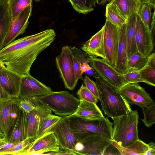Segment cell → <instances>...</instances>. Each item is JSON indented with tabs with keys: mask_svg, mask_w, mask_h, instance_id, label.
Returning <instances> with one entry per match:
<instances>
[{
	"mask_svg": "<svg viewBox=\"0 0 155 155\" xmlns=\"http://www.w3.org/2000/svg\"><path fill=\"white\" fill-rule=\"evenodd\" d=\"M32 3L12 19L10 29L5 39L4 47L15 41L19 35L25 32L29 24L28 20L31 15Z\"/></svg>",
	"mask_w": 155,
	"mask_h": 155,
	"instance_id": "9a60e30c",
	"label": "cell"
},
{
	"mask_svg": "<svg viewBox=\"0 0 155 155\" xmlns=\"http://www.w3.org/2000/svg\"><path fill=\"white\" fill-rule=\"evenodd\" d=\"M143 3H147L149 4L153 7H155V0H140Z\"/></svg>",
	"mask_w": 155,
	"mask_h": 155,
	"instance_id": "681fc988",
	"label": "cell"
},
{
	"mask_svg": "<svg viewBox=\"0 0 155 155\" xmlns=\"http://www.w3.org/2000/svg\"><path fill=\"white\" fill-rule=\"evenodd\" d=\"M155 10H154L153 13V15L152 18V21L150 25V31L151 33L153 36V37L154 39L155 36Z\"/></svg>",
	"mask_w": 155,
	"mask_h": 155,
	"instance_id": "7dc6e473",
	"label": "cell"
},
{
	"mask_svg": "<svg viewBox=\"0 0 155 155\" xmlns=\"http://www.w3.org/2000/svg\"><path fill=\"white\" fill-rule=\"evenodd\" d=\"M126 28V23L119 27V41L116 64L114 68L118 71L123 74L127 72L128 61Z\"/></svg>",
	"mask_w": 155,
	"mask_h": 155,
	"instance_id": "44dd1931",
	"label": "cell"
},
{
	"mask_svg": "<svg viewBox=\"0 0 155 155\" xmlns=\"http://www.w3.org/2000/svg\"></svg>",
	"mask_w": 155,
	"mask_h": 155,
	"instance_id": "6f0895ef",
	"label": "cell"
},
{
	"mask_svg": "<svg viewBox=\"0 0 155 155\" xmlns=\"http://www.w3.org/2000/svg\"><path fill=\"white\" fill-rule=\"evenodd\" d=\"M66 116L77 117L85 120H92L104 117L96 104L84 100H80L79 105L74 113Z\"/></svg>",
	"mask_w": 155,
	"mask_h": 155,
	"instance_id": "7402d4cb",
	"label": "cell"
},
{
	"mask_svg": "<svg viewBox=\"0 0 155 155\" xmlns=\"http://www.w3.org/2000/svg\"><path fill=\"white\" fill-rule=\"evenodd\" d=\"M9 0H0V2H8Z\"/></svg>",
	"mask_w": 155,
	"mask_h": 155,
	"instance_id": "11a10c76",
	"label": "cell"
},
{
	"mask_svg": "<svg viewBox=\"0 0 155 155\" xmlns=\"http://www.w3.org/2000/svg\"><path fill=\"white\" fill-rule=\"evenodd\" d=\"M118 90L130 105H135L142 109L153 101L145 89L138 83L125 84Z\"/></svg>",
	"mask_w": 155,
	"mask_h": 155,
	"instance_id": "8fae6325",
	"label": "cell"
},
{
	"mask_svg": "<svg viewBox=\"0 0 155 155\" xmlns=\"http://www.w3.org/2000/svg\"><path fill=\"white\" fill-rule=\"evenodd\" d=\"M88 62L99 77L110 85L119 89L125 84L123 74L109 64L106 60L89 55Z\"/></svg>",
	"mask_w": 155,
	"mask_h": 155,
	"instance_id": "52a82bcc",
	"label": "cell"
},
{
	"mask_svg": "<svg viewBox=\"0 0 155 155\" xmlns=\"http://www.w3.org/2000/svg\"><path fill=\"white\" fill-rule=\"evenodd\" d=\"M37 100L36 107L28 113V115L27 137L32 138L34 140L37 138L39 127L42 120L52 114L51 110Z\"/></svg>",
	"mask_w": 155,
	"mask_h": 155,
	"instance_id": "2e32d148",
	"label": "cell"
},
{
	"mask_svg": "<svg viewBox=\"0 0 155 155\" xmlns=\"http://www.w3.org/2000/svg\"><path fill=\"white\" fill-rule=\"evenodd\" d=\"M111 143L117 148L121 155H145L149 150L148 144L139 139L130 145L125 147L119 146L113 140Z\"/></svg>",
	"mask_w": 155,
	"mask_h": 155,
	"instance_id": "484cf974",
	"label": "cell"
},
{
	"mask_svg": "<svg viewBox=\"0 0 155 155\" xmlns=\"http://www.w3.org/2000/svg\"><path fill=\"white\" fill-rule=\"evenodd\" d=\"M7 142L6 138L0 139V148Z\"/></svg>",
	"mask_w": 155,
	"mask_h": 155,
	"instance_id": "f907efd6",
	"label": "cell"
},
{
	"mask_svg": "<svg viewBox=\"0 0 155 155\" xmlns=\"http://www.w3.org/2000/svg\"><path fill=\"white\" fill-rule=\"evenodd\" d=\"M61 118V117L56 116L52 114L44 117L39 127L36 139L48 132L51 128L57 123Z\"/></svg>",
	"mask_w": 155,
	"mask_h": 155,
	"instance_id": "4dcf8cb0",
	"label": "cell"
},
{
	"mask_svg": "<svg viewBox=\"0 0 155 155\" xmlns=\"http://www.w3.org/2000/svg\"><path fill=\"white\" fill-rule=\"evenodd\" d=\"M135 33L138 51L147 57L153 50L154 40L150 29L145 25L138 13L137 16Z\"/></svg>",
	"mask_w": 155,
	"mask_h": 155,
	"instance_id": "4fadbf2b",
	"label": "cell"
},
{
	"mask_svg": "<svg viewBox=\"0 0 155 155\" xmlns=\"http://www.w3.org/2000/svg\"><path fill=\"white\" fill-rule=\"evenodd\" d=\"M59 150L57 140L53 132H48L32 142L25 155H45L47 153L57 152Z\"/></svg>",
	"mask_w": 155,
	"mask_h": 155,
	"instance_id": "5bb4252c",
	"label": "cell"
},
{
	"mask_svg": "<svg viewBox=\"0 0 155 155\" xmlns=\"http://www.w3.org/2000/svg\"><path fill=\"white\" fill-rule=\"evenodd\" d=\"M28 113L21 109L13 126L6 138L8 142L17 143L27 138Z\"/></svg>",
	"mask_w": 155,
	"mask_h": 155,
	"instance_id": "d6986e66",
	"label": "cell"
},
{
	"mask_svg": "<svg viewBox=\"0 0 155 155\" xmlns=\"http://www.w3.org/2000/svg\"><path fill=\"white\" fill-rule=\"evenodd\" d=\"M6 138L5 136L2 134L0 133V139H2Z\"/></svg>",
	"mask_w": 155,
	"mask_h": 155,
	"instance_id": "db71d44e",
	"label": "cell"
},
{
	"mask_svg": "<svg viewBox=\"0 0 155 155\" xmlns=\"http://www.w3.org/2000/svg\"><path fill=\"white\" fill-rule=\"evenodd\" d=\"M155 7L147 3H143L138 13L141 19L145 25L150 29L151 22V10Z\"/></svg>",
	"mask_w": 155,
	"mask_h": 155,
	"instance_id": "e575fe53",
	"label": "cell"
},
{
	"mask_svg": "<svg viewBox=\"0 0 155 155\" xmlns=\"http://www.w3.org/2000/svg\"><path fill=\"white\" fill-rule=\"evenodd\" d=\"M21 78V76L5 66L0 72V83L11 96L18 97Z\"/></svg>",
	"mask_w": 155,
	"mask_h": 155,
	"instance_id": "ffe728a7",
	"label": "cell"
},
{
	"mask_svg": "<svg viewBox=\"0 0 155 155\" xmlns=\"http://www.w3.org/2000/svg\"><path fill=\"white\" fill-rule=\"evenodd\" d=\"M137 14L131 15L126 22V38L128 60L130 56L138 52L135 40V27Z\"/></svg>",
	"mask_w": 155,
	"mask_h": 155,
	"instance_id": "cb8c5ba5",
	"label": "cell"
},
{
	"mask_svg": "<svg viewBox=\"0 0 155 155\" xmlns=\"http://www.w3.org/2000/svg\"><path fill=\"white\" fill-rule=\"evenodd\" d=\"M73 8L79 13L85 15L93 11L96 0H68Z\"/></svg>",
	"mask_w": 155,
	"mask_h": 155,
	"instance_id": "f546056e",
	"label": "cell"
},
{
	"mask_svg": "<svg viewBox=\"0 0 155 155\" xmlns=\"http://www.w3.org/2000/svg\"><path fill=\"white\" fill-rule=\"evenodd\" d=\"M55 114L61 117L71 115L77 109L80 100L69 92H51L35 98Z\"/></svg>",
	"mask_w": 155,
	"mask_h": 155,
	"instance_id": "5b68a950",
	"label": "cell"
},
{
	"mask_svg": "<svg viewBox=\"0 0 155 155\" xmlns=\"http://www.w3.org/2000/svg\"><path fill=\"white\" fill-rule=\"evenodd\" d=\"M104 25L101 29L83 44L81 49L90 56L106 59L104 41Z\"/></svg>",
	"mask_w": 155,
	"mask_h": 155,
	"instance_id": "ac0fdd59",
	"label": "cell"
},
{
	"mask_svg": "<svg viewBox=\"0 0 155 155\" xmlns=\"http://www.w3.org/2000/svg\"><path fill=\"white\" fill-rule=\"evenodd\" d=\"M32 0H9L8 2L12 19L32 3Z\"/></svg>",
	"mask_w": 155,
	"mask_h": 155,
	"instance_id": "1f68e13d",
	"label": "cell"
},
{
	"mask_svg": "<svg viewBox=\"0 0 155 155\" xmlns=\"http://www.w3.org/2000/svg\"><path fill=\"white\" fill-rule=\"evenodd\" d=\"M19 99V104L21 108L26 112L28 113L36 107L37 100L35 98Z\"/></svg>",
	"mask_w": 155,
	"mask_h": 155,
	"instance_id": "74e56055",
	"label": "cell"
},
{
	"mask_svg": "<svg viewBox=\"0 0 155 155\" xmlns=\"http://www.w3.org/2000/svg\"><path fill=\"white\" fill-rule=\"evenodd\" d=\"M52 132L57 140L59 150L75 151V147L78 142L71 128L68 118L66 116L61 119L48 131Z\"/></svg>",
	"mask_w": 155,
	"mask_h": 155,
	"instance_id": "9c48e42d",
	"label": "cell"
},
{
	"mask_svg": "<svg viewBox=\"0 0 155 155\" xmlns=\"http://www.w3.org/2000/svg\"><path fill=\"white\" fill-rule=\"evenodd\" d=\"M149 150L146 153L145 155H155V143L151 142L148 144Z\"/></svg>",
	"mask_w": 155,
	"mask_h": 155,
	"instance_id": "bcb514c9",
	"label": "cell"
},
{
	"mask_svg": "<svg viewBox=\"0 0 155 155\" xmlns=\"http://www.w3.org/2000/svg\"><path fill=\"white\" fill-rule=\"evenodd\" d=\"M113 140L99 136H90L81 142L83 145V150L79 155H103L106 147Z\"/></svg>",
	"mask_w": 155,
	"mask_h": 155,
	"instance_id": "e0dca14e",
	"label": "cell"
},
{
	"mask_svg": "<svg viewBox=\"0 0 155 155\" xmlns=\"http://www.w3.org/2000/svg\"><path fill=\"white\" fill-rule=\"evenodd\" d=\"M40 0H35L36 2H38L40 1Z\"/></svg>",
	"mask_w": 155,
	"mask_h": 155,
	"instance_id": "9f6ffc18",
	"label": "cell"
},
{
	"mask_svg": "<svg viewBox=\"0 0 155 155\" xmlns=\"http://www.w3.org/2000/svg\"><path fill=\"white\" fill-rule=\"evenodd\" d=\"M70 48L71 51L76 55L81 64V70L83 72L84 70L90 66L88 62L89 55L80 49L74 47Z\"/></svg>",
	"mask_w": 155,
	"mask_h": 155,
	"instance_id": "d590c367",
	"label": "cell"
},
{
	"mask_svg": "<svg viewBox=\"0 0 155 155\" xmlns=\"http://www.w3.org/2000/svg\"><path fill=\"white\" fill-rule=\"evenodd\" d=\"M141 78L144 83L152 86H155V68L146 64L139 71Z\"/></svg>",
	"mask_w": 155,
	"mask_h": 155,
	"instance_id": "836d02e7",
	"label": "cell"
},
{
	"mask_svg": "<svg viewBox=\"0 0 155 155\" xmlns=\"http://www.w3.org/2000/svg\"><path fill=\"white\" fill-rule=\"evenodd\" d=\"M12 17L8 2H0V50L4 48L9 32Z\"/></svg>",
	"mask_w": 155,
	"mask_h": 155,
	"instance_id": "603a6c76",
	"label": "cell"
},
{
	"mask_svg": "<svg viewBox=\"0 0 155 155\" xmlns=\"http://www.w3.org/2000/svg\"><path fill=\"white\" fill-rule=\"evenodd\" d=\"M77 94L80 100L96 104L98 99L96 97L82 84Z\"/></svg>",
	"mask_w": 155,
	"mask_h": 155,
	"instance_id": "8d00e7d4",
	"label": "cell"
},
{
	"mask_svg": "<svg viewBox=\"0 0 155 155\" xmlns=\"http://www.w3.org/2000/svg\"><path fill=\"white\" fill-rule=\"evenodd\" d=\"M84 148L83 145L81 142H78L75 147V151L79 155V153L82 151Z\"/></svg>",
	"mask_w": 155,
	"mask_h": 155,
	"instance_id": "c3c4849f",
	"label": "cell"
},
{
	"mask_svg": "<svg viewBox=\"0 0 155 155\" xmlns=\"http://www.w3.org/2000/svg\"><path fill=\"white\" fill-rule=\"evenodd\" d=\"M55 36L54 30L48 29L15 40L0 50V60L21 77L29 75L38 56L54 41Z\"/></svg>",
	"mask_w": 155,
	"mask_h": 155,
	"instance_id": "6da1fadb",
	"label": "cell"
},
{
	"mask_svg": "<svg viewBox=\"0 0 155 155\" xmlns=\"http://www.w3.org/2000/svg\"><path fill=\"white\" fill-rule=\"evenodd\" d=\"M121 155L117 148L111 143L106 148L103 155Z\"/></svg>",
	"mask_w": 155,
	"mask_h": 155,
	"instance_id": "b9f144b4",
	"label": "cell"
},
{
	"mask_svg": "<svg viewBox=\"0 0 155 155\" xmlns=\"http://www.w3.org/2000/svg\"><path fill=\"white\" fill-rule=\"evenodd\" d=\"M5 65L2 63V62L0 60V72L2 71V68Z\"/></svg>",
	"mask_w": 155,
	"mask_h": 155,
	"instance_id": "f5cc1de1",
	"label": "cell"
},
{
	"mask_svg": "<svg viewBox=\"0 0 155 155\" xmlns=\"http://www.w3.org/2000/svg\"><path fill=\"white\" fill-rule=\"evenodd\" d=\"M142 109L144 118L141 120L147 127H150L155 123V102L153 101Z\"/></svg>",
	"mask_w": 155,
	"mask_h": 155,
	"instance_id": "d6a6232c",
	"label": "cell"
},
{
	"mask_svg": "<svg viewBox=\"0 0 155 155\" xmlns=\"http://www.w3.org/2000/svg\"><path fill=\"white\" fill-rule=\"evenodd\" d=\"M18 97L0 99V133L7 138L21 111Z\"/></svg>",
	"mask_w": 155,
	"mask_h": 155,
	"instance_id": "8992f818",
	"label": "cell"
},
{
	"mask_svg": "<svg viewBox=\"0 0 155 155\" xmlns=\"http://www.w3.org/2000/svg\"><path fill=\"white\" fill-rule=\"evenodd\" d=\"M119 41V27L106 20L104 30L106 60L114 68L116 64Z\"/></svg>",
	"mask_w": 155,
	"mask_h": 155,
	"instance_id": "30bf717a",
	"label": "cell"
},
{
	"mask_svg": "<svg viewBox=\"0 0 155 155\" xmlns=\"http://www.w3.org/2000/svg\"><path fill=\"white\" fill-rule=\"evenodd\" d=\"M105 16L107 20L118 27L127 22L117 8L111 2L107 5Z\"/></svg>",
	"mask_w": 155,
	"mask_h": 155,
	"instance_id": "4316f807",
	"label": "cell"
},
{
	"mask_svg": "<svg viewBox=\"0 0 155 155\" xmlns=\"http://www.w3.org/2000/svg\"><path fill=\"white\" fill-rule=\"evenodd\" d=\"M147 64L155 68V54L154 52L151 53L148 56Z\"/></svg>",
	"mask_w": 155,
	"mask_h": 155,
	"instance_id": "7bdbcfd3",
	"label": "cell"
},
{
	"mask_svg": "<svg viewBox=\"0 0 155 155\" xmlns=\"http://www.w3.org/2000/svg\"><path fill=\"white\" fill-rule=\"evenodd\" d=\"M73 65L75 78L77 81L80 79L83 80V74L81 70V64L76 55L71 51Z\"/></svg>",
	"mask_w": 155,
	"mask_h": 155,
	"instance_id": "60d3db41",
	"label": "cell"
},
{
	"mask_svg": "<svg viewBox=\"0 0 155 155\" xmlns=\"http://www.w3.org/2000/svg\"><path fill=\"white\" fill-rule=\"evenodd\" d=\"M84 86L98 99H99V92L95 82L91 79L85 74L83 80Z\"/></svg>",
	"mask_w": 155,
	"mask_h": 155,
	"instance_id": "ab89813d",
	"label": "cell"
},
{
	"mask_svg": "<svg viewBox=\"0 0 155 155\" xmlns=\"http://www.w3.org/2000/svg\"><path fill=\"white\" fill-rule=\"evenodd\" d=\"M96 3L98 5H104L108 0H96Z\"/></svg>",
	"mask_w": 155,
	"mask_h": 155,
	"instance_id": "816d5d0a",
	"label": "cell"
},
{
	"mask_svg": "<svg viewBox=\"0 0 155 155\" xmlns=\"http://www.w3.org/2000/svg\"><path fill=\"white\" fill-rule=\"evenodd\" d=\"M78 142L88 137L99 136L112 140L113 123L107 118L85 120L77 117H67Z\"/></svg>",
	"mask_w": 155,
	"mask_h": 155,
	"instance_id": "3957f363",
	"label": "cell"
},
{
	"mask_svg": "<svg viewBox=\"0 0 155 155\" xmlns=\"http://www.w3.org/2000/svg\"><path fill=\"white\" fill-rule=\"evenodd\" d=\"M34 140L32 138L27 137L13 146L0 152V155H25L28 147Z\"/></svg>",
	"mask_w": 155,
	"mask_h": 155,
	"instance_id": "f1b7e54d",
	"label": "cell"
},
{
	"mask_svg": "<svg viewBox=\"0 0 155 155\" xmlns=\"http://www.w3.org/2000/svg\"><path fill=\"white\" fill-rule=\"evenodd\" d=\"M52 91L50 87L29 74L21 77L18 97L20 99L38 97Z\"/></svg>",
	"mask_w": 155,
	"mask_h": 155,
	"instance_id": "7c38bea8",
	"label": "cell"
},
{
	"mask_svg": "<svg viewBox=\"0 0 155 155\" xmlns=\"http://www.w3.org/2000/svg\"><path fill=\"white\" fill-rule=\"evenodd\" d=\"M125 84L130 83L144 82L139 71H131L123 74Z\"/></svg>",
	"mask_w": 155,
	"mask_h": 155,
	"instance_id": "f35d334b",
	"label": "cell"
},
{
	"mask_svg": "<svg viewBox=\"0 0 155 155\" xmlns=\"http://www.w3.org/2000/svg\"><path fill=\"white\" fill-rule=\"evenodd\" d=\"M147 57L138 51L134 54L127 61V72L140 71L146 65Z\"/></svg>",
	"mask_w": 155,
	"mask_h": 155,
	"instance_id": "83f0119b",
	"label": "cell"
},
{
	"mask_svg": "<svg viewBox=\"0 0 155 155\" xmlns=\"http://www.w3.org/2000/svg\"><path fill=\"white\" fill-rule=\"evenodd\" d=\"M11 96L3 88L0 83V99L8 98Z\"/></svg>",
	"mask_w": 155,
	"mask_h": 155,
	"instance_id": "ee69618b",
	"label": "cell"
},
{
	"mask_svg": "<svg viewBox=\"0 0 155 155\" xmlns=\"http://www.w3.org/2000/svg\"><path fill=\"white\" fill-rule=\"evenodd\" d=\"M95 78L99 90V100L105 114L113 119L130 113L132 110L130 105L118 89L107 84L100 77Z\"/></svg>",
	"mask_w": 155,
	"mask_h": 155,
	"instance_id": "7a4b0ae2",
	"label": "cell"
},
{
	"mask_svg": "<svg viewBox=\"0 0 155 155\" xmlns=\"http://www.w3.org/2000/svg\"><path fill=\"white\" fill-rule=\"evenodd\" d=\"M57 67L66 88L73 90L77 84L70 47H63L60 54L55 58Z\"/></svg>",
	"mask_w": 155,
	"mask_h": 155,
	"instance_id": "ba28073f",
	"label": "cell"
},
{
	"mask_svg": "<svg viewBox=\"0 0 155 155\" xmlns=\"http://www.w3.org/2000/svg\"><path fill=\"white\" fill-rule=\"evenodd\" d=\"M84 73L88 76L93 77L95 78L99 77L95 71L91 67L86 69Z\"/></svg>",
	"mask_w": 155,
	"mask_h": 155,
	"instance_id": "f6af8a7d",
	"label": "cell"
},
{
	"mask_svg": "<svg viewBox=\"0 0 155 155\" xmlns=\"http://www.w3.org/2000/svg\"><path fill=\"white\" fill-rule=\"evenodd\" d=\"M124 18L127 19L132 15L137 14L143 4L140 0H110Z\"/></svg>",
	"mask_w": 155,
	"mask_h": 155,
	"instance_id": "d4e9b609",
	"label": "cell"
},
{
	"mask_svg": "<svg viewBox=\"0 0 155 155\" xmlns=\"http://www.w3.org/2000/svg\"><path fill=\"white\" fill-rule=\"evenodd\" d=\"M137 110L127 115L112 119L114 121L112 140L122 147L128 146L139 139Z\"/></svg>",
	"mask_w": 155,
	"mask_h": 155,
	"instance_id": "277c9868",
	"label": "cell"
}]
</instances>
